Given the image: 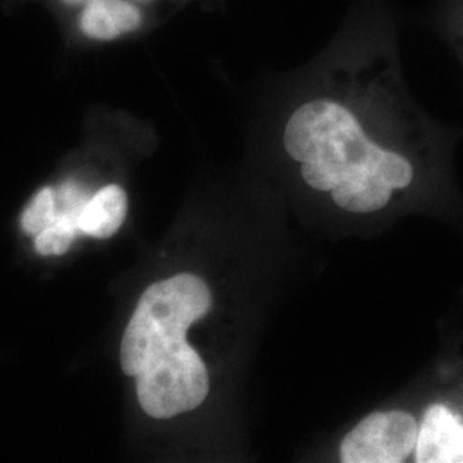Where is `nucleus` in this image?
I'll return each instance as SVG.
<instances>
[{
  "label": "nucleus",
  "instance_id": "f257e3e1",
  "mask_svg": "<svg viewBox=\"0 0 463 463\" xmlns=\"http://www.w3.org/2000/svg\"><path fill=\"white\" fill-rule=\"evenodd\" d=\"M212 309L210 287L196 275L156 281L141 296L120 344V365L136 378L146 365L187 345V330Z\"/></svg>",
  "mask_w": 463,
  "mask_h": 463
},
{
  "label": "nucleus",
  "instance_id": "39448f33",
  "mask_svg": "<svg viewBox=\"0 0 463 463\" xmlns=\"http://www.w3.org/2000/svg\"><path fill=\"white\" fill-rule=\"evenodd\" d=\"M392 191L393 189L378 174L365 168H354L331 191V196L340 208L347 212L373 213L388 204Z\"/></svg>",
  "mask_w": 463,
  "mask_h": 463
},
{
  "label": "nucleus",
  "instance_id": "7ed1b4c3",
  "mask_svg": "<svg viewBox=\"0 0 463 463\" xmlns=\"http://www.w3.org/2000/svg\"><path fill=\"white\" fill-rule=\"evenodd\" d=\"M419 426L407 412L367 415L342 441L340 457L345 463L405 462L417 445Z\"/></svg>",
  "mask_w": 463,
  "mask_h": 463
},
{
  "label": "nucleus",
  "instance_id": "6e6552de",
  "mask_svg": "<svg viewBox=\"0 0 463 463\" xmlns=\"http://www.w3.org/2000/svg\"><path fill=\"white\" fill-rule=\"evenodd\" d=\"M80 223L64 216H57L45 231L34 237V249L40 256H62L74 242Z\"/></svg>",
  "mask_w": 463,
  "mask_h": 463
},
{
  "label": "nucleus",
  "instance_id": "20e7f679",
  "mask_svg": "<svg viewBox=\"0 0 463 463\" xmlns=\"http://www.w3.org/2000/svg\"><path fill=\"white\" fill-rule=\"evenodd\" d=\"M419 463H463V426L448 407L430 405L422 417L415 445Z\"/></svg>",
  "mask_w": 463,
  "mask_h": 463
},
{
  "label": "nucleus",
  "instance_id": "1a4fd4ad",
  "mask_svg": "<svg viewBox=\"0 0 463 463\" xmlns=\"http://www.w3.org/2000/svg\"><path fill=\"white\" fill-rule=\"evenodd\" d=\"M57 218V201H55V189L45 187L34 196L26 210L21 215V227L26 233L38 235L45 231L50 223Z\"/></svg>",
  "mask_w": 463,
  "mask_h": 463
},
{
  "label": "nucleus",
  "instance_id": "423d86ee",
  "mask_svg": "<svg viewBox=\"0 0 463 463\" xmlns=\"http://www.w3.org/2000/svg\"><path fill=\"white\" fill-rule=\"evenodd\" d=\"M141 13L126 0H90L81 14V32L95 40H114L141 24Z\"/></svg>",
  "mask_w": 463,
  "mask_h": 463
},
{
  "label": "nucleus",
  "instance_id": "f03ea898",
  "mask_svg": "<svg viewBox=\"0 0 463 463\" xmlns=\"http://www.w3.org/2000/svg\"><path fill=\"white\" fill-rule=\"evenodd\" d=\"M136 381L139 405L153 419L194 411L210 392L206 365L189 344L153 361Z\"/></svg>",
  "mask_w": 463,
  "mask_h": 463
},
{
  "label": "nucleus",
  "instance_id": "9b49d317",
  "mask_svg": "<svg viewBox=\"0 0 463 463\" xmlns=\"http://www.w3.org/2000/svg\"><path fill=\"white\" fill-rule=\"evenodd\" d=\"M64 2H67V4H83V2H90V0H64Z\"/></svg>",
  "mask_w": 463,
  "mask_h": 463
},
{
  "label": "nucleus",
  "instance_id": "9d476101",
  "mask_svg": "<svg viewBox=\"0 0 463 463\" xmlns=\"http://www.w3.org/2000/svg\"><path fill=\"white\" fill-rule=\"evenodd\" d=\"M449 34L451 42L463 50V0H457L449 13Z\"/></svg>",
  "mask_w": 463,
  "mask_h": 463
},
{
  "label": "nucleus",
  "instance_id": "0eeeda50",
  "mask_svg": "<svg viewBox=\"0 0 463 463\" xmlns=\"http://www.w3.org/2000/svg\"><path fill=\"white\" fill-rule=\"evenodd\" d=\"M128 215V194L120 185H107L88 199L80 216V231L97 237H112Z\"/></svg>",
  "mask_w": 463,
  "mask_h": 463
}]
</instances>
